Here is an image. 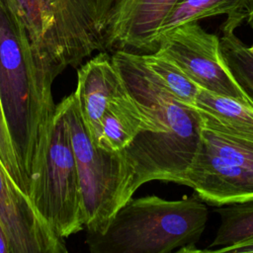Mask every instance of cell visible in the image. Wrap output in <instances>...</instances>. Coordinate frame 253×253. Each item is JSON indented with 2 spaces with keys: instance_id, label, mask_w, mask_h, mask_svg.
<instances>
[{
  "instance_id": "obj_14",
  "label": "cell",
  "mask_w": 253,
  "mask_h": 253,
  "mask_svg": "<svg viewBox=\"0 0 253 253\" xmlns=\"http://www.w3.org/2000/svg\"><path fill=\"white\" fill-rule=\"evenodd\" d=\"M250 0H179L162 25L158 42L161 36L175 28L202 19L226 15L224 23L237 27L247 17Z\"/></svg>"
},
{
  "instance_id": "obj_3",
  "label": "cell",
  "mask_w": 253,
  "mask_h": 253,
  "mask_svg": "<svg viewBox=\"0 0 253 253\" xmlns=\"http://www.w3.org/2000/svg\"><path fill=\"white\" fill-rule=\"evenodd\" d=\"M209 218L205 201L198 195L169 201L151 195L130 199L104 231L88 232L91 253L198 252L195 244Z\"/></svg>"
},
{
  "instance_id": "obj_12",
  "label": "cell",
  "mask_w": 253,
  "mask_h": 253,
  "mask_svg": "<svg viewBox=\"0 0 253 253\" xmlns=\"http://www.w3.org/2000/svg\"><path fill=\"white\" fill-rule=\"evenodd\" d=\"M141 131L162 132L128 93L109 106L94 144L109 151H123Z\"/></svg>"
},
{
  "instance_id": "obj_21",
  "label": "cell",
  "mask_w": 253,
  "mask_h": 253,
  "mask_svg": "<svg viewBox=\"0 0 253 253\" xmlns=\"http://www.w3.org/2000/svg\"><path fill=\"white\" fill-rule=\"evenodd\" d=\"M0 253H11L9 240L1 220H0Z\"/></svg>"
},
{
  "instance_id": "obj_9",
  "label": "cell",
  "mask_w": 253,
  "mask_h": 253,
  "mask_svg": "<svg viewBox=\"0 0 253 253\" xmlns=\"http://www.w3.org/2000/svg\"><path fill=\"white\" fill-rule=\"evenodd\" d=\"M182 185L213 206L253 198V172L223 159L201 139Z\"/></svg>"
},
{
  "instance_id": "obj_20",
  "label": "cell",
  "mask_w": 253,
  "mask_h": 253,
  "mask_svg": "<svg viewBox=\"0 0 253 253\" xmlns=\"http://www.w3.org/2000/svg\"><path fill=\"white\" fill-rule=\"evenodd\" d=\"M219 252V253H253V237L240 241L238 243L225 246L222 248L210 250L209 253Z\"/></svg>"
},
{
  "instance_id": "obj_23",
  "label": "cell",
  "mask_w": 253,
  "mask_h": 253,
  "mask_svg": "<svg viewBox=\"0 0 253 253\" xmlns=\"http://www.w3.org/2000/svg\"><path fill=\"white\" fill-rule=\"evenodd\" d=\"M249 48H250V50L253 52V44H252L251 46H249Z\"/></svg>"
},
{
  "instance_id": "obj_1",
  "label": "cell",
  "mask_w": 253,
  "mask_h": 253,
  "mask_svg": "<svg viewBox=\"0 0 253 253\" xmlns=\"http://www.w3.org/2000/svg\"><path fill=\"white\" fill-rule=\"evenodd\" d=\"M54 79L37 59L27 36L0 6V103L28 186L54 115Z\"/></svg>"
},
{
  "instance_id": "obj_4",
  "label": "cell",
  "mask_w": 253,
  "mask_h": 253,
  "mask_svg": "<svg viewBox=\"0 0 253 253\" xmlns=\"http://www.w3.org/2000/svg\"><path fill=\"white\" fill-rule=\"evenodd\" d=\"M63 99L77 164L85 227L88 232L99 233L138 189L135 172L124 151H109L93 143L74 94Z\"/></svg>"
},
{
  "instance_id": "obj_7",
  "label": "cell",
  "mask_w": 253,
  "mask_h": 253,
  "mask_svg": "<svg viewBox=\"0 0 253 253\" xmlns=\"http://www.w3.org/2000/svg\"><path fill=\"white\" fill-rule=\"evenodd\" d=\"M156 52L177 64L199 87L253 107V101L224 60L219 39L205 31L198 22L186 23L161 36Z\"/></svg>"
},
{
  "instance_id": "obj_15",
  "label": "cell",
  "mask_w": 253,
  "mask_h": 253,
  "mask_svg": "<svg viewBox=\"0 0 253 253\" xmlns=\"http://www.w3.org/2000/svg\"><path fill=\"white\" fill-rule=\"evenodd\" d=\"M199 116L200 139L223 159L253 172V139L229 132L201 114Z\"/></svg>"
},
{
  "instance_id": "obj_8",
  "label": "cell",
  "mask_w": 253,
  "mask_h": 253,
  "mask_svg": "<svg viewBox=\"0 0 253 253\" xmlns=\"http://www.w3.org/2000/svg\"><path fill=\"white\" fill-rule=\"evenodd\" d=\"M0 220L11 253H66L63 238L39 214L29 196L10 178L0 163Z\"/></svg>"
},
{
  "instance_id": "obj_10",
  "label": "cell",
  "mask_w": 253,
  "mask_h": 253,
  "mask_svg": "<svg viewBox=\"0 0 253 253\" xmlns=\"http://www.w3.org/2000/svg\"><path fill=\"white\" fill-rule=\"evenodd\" d=\"M179 0H119L109 28L107 49L152 53L162 25Z\"/></svg>"
},
{
  "instance_id": "obj_2",
  "label": "cell",
  "mask_w": 253,
  "mask_h": 253,
  "mask_svg": "<svg viewBox=\"0 0 253 253\" xmlns=\"http://www.w3.org/2000/svg\"><path fill=\"white\" fill-rule=\"evenodd\" d=\"M119 0H0L37 59L54 78L96 51L107 50Z\"/></svg>"
},
{
  "instance_id": "obj_22",
  "label": "cell",
  "mask_w": 253,
  "mask_h": 253,
  "mask_svg": "<svg viewBox=\"0 0 253 253\" xmlns=\"http://www.w3.org/2000/svg\"><path fill=\"white\" fill-rule=\"evenodd\" d=\"M246 19H247L248 23L253 27V0H250V1H249Z\"/></svg>"
},
{
  "instance_id": "obj_19",
  "label": "cell",
  "mask_w": 253,
  "mask_h": 253,
  "mask_svg": "<svg viewBox=\"0 0 253 253\" xmlns=\"http://www.w3.org/2000/svg\"><path fill=\"white\" fill-rule=\"evenodd\" d=\"M0 163L8 173L13 182L28 195L29 186L24 178L18 163L16 154L13 149V145L10 139V135L6 126L3 111L0 103Z\"/></svg>"
},
{
  "instance_id": "obj_6",
  "label": "cell",
  "mask_w": 253,
  "mask_h": 253,
  "mask_svg": "<svg viewBox=\"0 0 253 253\" xmlns=\"http://www.w3.org/2000/svg\"><path fill=\"white\" fill-rule=\"evenodd\" d=\"M126 86L141 110L152 119L176 164L185 173L200 141L201 120L192 105L179 102L147 67L141 53L118 49L112 54Z\"/></svg>"
},
{
  "instance_id": "obj_18",
  "label": "cell",
  "mask_w": 253,
  "mask_h": 253,
  "mask_svg": "<svg viewBox=\"0 0 253 253\" xmlns=\"http://www.w3.org/2000/svg\"><path fill=\"white\" fill-rule=\"evenodd\" d=\"M141 55L147 67L179 102L186 105L195 103L200 87L177 64L156 51Z\"/></svg>"
},
{
  "instance_id": "obj_16",
  "label": "cell",
  "mask_w": 253,
  "mask_h": 253,
  "mask_svg": "<svg viewBox=\"0 0 253 253\" xmlns=\"http://www.w3.org/2000/svg\"><path fill=\"white\" fill-rule=\"evenodd\" d=\"M219 217V225L214 239L208 250L229 246L253 237V198L213 208Z\"/></svg>"
},
{
  "instance_id": "obj_13",
  "label": "cell",
  "mask_w": 253,
  "mask_h": 253,
  "mask_svg": "<svg viewBox=\"0 0 253 253\" xmlns=\"http://www.w3.org/2000/svg\"><path fill=\"white\" fill-rule=\"evenodd\" d=\"M202 116L221 128L253 139V107L237 99L200 87L192 105Z\"/></svg>"
},
{
  "instance_id": "obj_5",
  "label": "cell",
  "mask_w": 253,
  "mask_h": 253,
  "mask_svg": "<svg viewBox=\"0 0 253 253\" xmlns=\"http://www.w3.org/2000/svg\"><path fill=\"white\" fill-rule=\"evenodd\" d=\"M28 196L42 219L61 238L85 227L82 196L64 99L55 107L46 144Z\"/></svg>"
},
{
  "instance_id": "obj_17",
  "label": "cell",
  "mask_w": 253,
  "mask_h": 253,
  "mask_svg": "<svg viewBox=\"0 0 253 253\" xmlns=\"http://www.w3.org/2000/svg\"><path fill=\"white\" fill-rule=\"evenodd\" d=\"M234 30L223 23L219 39L221 53L231 74L253 101V52L235 36Z\"/></svg>"
},
{
  "instance_id": "obj_11",
  "label": "cell",
  "mask_w": 253,
  "mask_h": 253,
  "mask_svg": "<svg viewBox=\"0 0 253 253\" xmlns=\"http://www.w3.org/2000/svg\"><path fill=\"white\" fill-rule=\"evenodd\" d=\"M73 94L88 134L95 143L103 115L110 105L127 96L128 91L112 55L102 50L78 69Z\"/></svg>"
}]
</instances>
